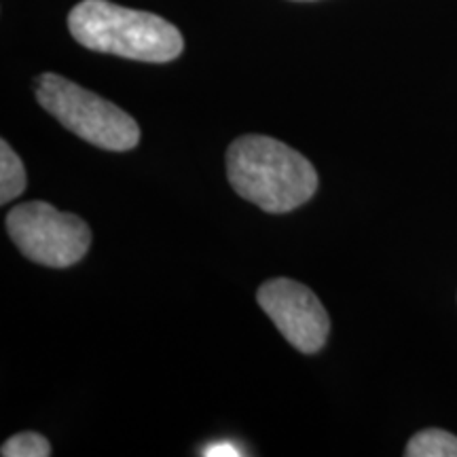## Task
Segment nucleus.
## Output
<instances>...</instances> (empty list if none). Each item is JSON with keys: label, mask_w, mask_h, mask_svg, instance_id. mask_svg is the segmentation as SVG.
<instances>
[{"label": "nucleus", "mask_w": 457, "mask_h": 457, "mask_svg": "<svg viewBox=\"0 0 457 457\" xmlns=\"http://www.w3.org/2000/svg\"><path fill=\"white\" fill-rule=\"evenodd\" d=\"M262 312L290 345L303 353H316L330 335L328 312L305 284L288 278L265 282L256 293Z\"/></svg>", "instance_id": "obj_5"}, {"label": "nucleus", "mask_w": 457, "mask_h": 457, "mask_svg": "<svg viewBox=\"0 0 457 457\" xmlns=\"http://www.w3.org/2000/svg\"><path fill=\"white\" fill-rule=\"evenodd\" d=\"M0 453L3 457H47L51 455V445L38 432H20L3 445Z\"/></svg>", "instance_id": "obj_8"}, {"label": "nucleus", "mask_w": 457, "mask_h": 457, "mask_svg": "<svg viewBox=\"0 0 457 457\" xmlns=\"http://www.w3.org/2000/svg\"><path fill=\"white\" fill-rule=\"evenodd\" d=\"M407 457H457V436L445 430H421L411 438L407 449Z\"/></svg>", "instance_id": "obj_7"}, {"label": "nucleus", "mask_w": 457, "mask_h": 457, "mask_svg": "<svg viewBox=\"0 0 457 457\" xmlns=\"http://www.w3.org/2000/svg\"><path fill=\"white\" fill-rule=\"evenodd\" d=\"M26 168L7 140H0V204L7 205L26 191Z\"/></svg>", "instance_id": "obj_6"}, {"label": "nucleus", "mask_w": 457, "mask_h": 457, "mask_svg": "<svg viewBox=\"0 0 457 457\" xmlns=\"http://www.w3.org/2000/svg\"><path fill=\"white\" fill-rule=\"evenodd\" d=\"M37 100L43 111L89 145L121 153L140 142V128L131 114L60 74L38 77Z\"/></svg>", "instance_id": "obj_3"}, {"label": "nucleus", "mask_w": 457, "mask_h": 457, "mask_svg": "<svg viewBox=\"0 0 457 457\" xmlns=\"http://www.w3.org/2000/svg\"><path fill=\"white\" fill-rule=\"evenodd\" d=\"M74 41L98 54L125 60L163 62L176 60L185 49L179 28L148 11H136L108 0H83L68 15Z\"/></svg>", "instance_id": "obj_2"}, {"label": "nucleus", "mask_w": 457, "mask_h": 457, "mask_svg": "<svg viewBox=\"0 0 457 457\" xmlns=\"http://www.w3.org/2000/svg\"><path fill=\"white\" fill-rule=\"evenodd\" d=\"M227 176L245 202L284 214L316 195L318 171L310 159L270 136H242L227 151Z\"/></svg>", "instance_id": "obj_1"}, {"label": "nucleus", "mask_w": 457, "mask_h": 457, "mask_svg": "<svg viewBox=\"0 0 457 457\" xmlns=\"http://www.w3.org/2000/svg\"><path fill=\"white\" fill-rule=\"evenodd\" d=\"M299 3H305V0H299Z\"/></svg>", "instance_id": "obj_10"}, {"label": "nucleus", "mask_w": 457, "mask_h": 457, "mask_svg": "<svg viewBox=\"0 0 457 457\" xmlns=\"http://www.w3.org/2000/svg\"><path fill=\"white\" fill-rule=\"evenodd\" d=\"M204 455H242V451L231 447V445H219V447H210L208 451H204Z\"/></svg>", "instance_id": "obj_9"}, {"label": "nucleus", "mask_w": 457, "mask_h": 457, "mask_svg": "<svg viewBox=\"0 0 457 457\" xmlns=\"http://www.w3.org/2000/svg\"><path fill=\"white\" fill-rule=\"evenodd\" d=\"M7 231L20 253L45 267H71L87 254L91 228L77 214L60 212L47 202L9 210Z\"/></svg>", "instance_id": "obj_4"}]
</instances>
